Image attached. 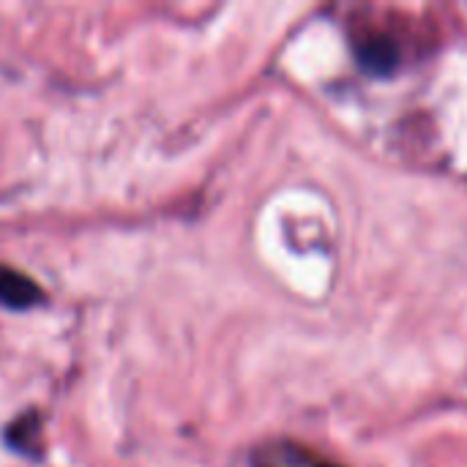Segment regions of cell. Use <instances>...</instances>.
<instances>
[{
    "mask_svg": "<svg viewBox=\"0 0 467 467\" xmlns=\"http://www.w3.org/2000/svg\"><path fill=\"white\" fill-rule=\"evenodd\" d=\"M356 57L358 66L372 74V77H389L400 66V49L391 38L383 36H369L356 44Z\"/></svg>",
    "mask_w": 467,
    "mask_h": 467,
    "instance_id": "7a4b0ae2",
    "label": "cell"
},
{
    "mask_svg": "<svg viewBox=\"0 0 467 467\" xmlns=\"http://www.w3.org/2000/svg\"><path fill=\"white\" fill-rule=\"evenodd\" d=\"M5 446L22 457H41V419L36 413H25L5 427Z\"/></svg>",
    "mask_w": 467,
    "mask_h": 467,
    "instance_id": "3957f363",
    "label": "cell"
},
{
    "mask_svg": "<svg viewBox=\"0 0 467 467\" xmlns=\"http://www.w3.org/2000/svg\"><path fill=\"white\" fill-rule=\"evenodd\" d=\"M254 467H342V465H334V462H326V460L309 457V454H306V451H301V449L282 446V449H276L271 457L260 460Z\"/></svg>",
    "mask_w": 467,
    "mask_h": 467,
    "instance_id": "277c9868",
    "label": "cell"
},
{
    "mask_svg": "<svg viewBox=\"0 0 467 467\" xmlns=\"http://www.w3.org/2000/svg\"><path fill=\"white\" fill-rule=\"evenodd\" d=\"M44 290L22 271H14L8 265H0V306L11 312L33 309L44 301Z\"/></svg>",
    "mask_w": 467,
    "mask_h": 467,
    "instance_id": "6da1fadb",
    "label": "cell"
}]
</instances>
